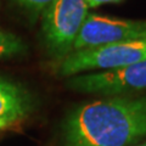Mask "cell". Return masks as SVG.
Masks as SVG:
<instances>
[{
    "label": "cell",
    "instance_id": "obj_1",
    "mask_svg": "<svg viewBox=\"0 0 146 146\" xmlns=\"http://www.w3.org/2000/svg\"><path fill=\"white\" fill-rule=\"evenodd\" d=\"M145 136L146 96L91 101L63 123L65 146H131Z\"/></svg>",
    "mask_w": 146,
    "mask_h": 146
},
{
    "label": "cell",
    "instance_id": "obj_2",
    "mask_svg": "<svg viewBox=\"0 0 146 146\" xmlns=\"http://www.w3.org/2000/svg\"><path fill=\"white\" fill-rule=\"evenodd\" d=\"M144 60H146V38L77 50L61 58L57 72L62 77H68L93 70H116Z\"/></svg>",
    "mask_w": 146,
    "mask_h": 146
},
{
    "label": "cell",
    "instance_id": "obj_3",
    "mask_svg": "<svg viewBox=\"0 0 146 146\" xmlns=\"http://www.w3.org/2000/svg\"><path fill=\"white\" fill-rule=\"evenodd\" d=\"M86 0H54L44 9L42 29L49 51L63 58L73 51L77 36L88 17Z\"/></svg>",
    "mask_w": 146,
    "mask_h": 146
},
{
    "label": "cell",
    "instance_id": "obj_4",
    "mask_svg": "<svg viewBox=\"0 0 146 146\" xmlns=\"http://www.w3.org/2000/svg\"><path fill=\"white\" fill-rule=\"evenodd\" d=\"M143 38H146V21L118 20L88 13V17L73 44V51Z\"/></svg>",
    "mask_w": 146,
    "mask_h": 146
},
{
    "label": "cell",
    "instance_id": "obj_5",
    "mask_svg": "<svg viewBox=\"0 0 146 146\" xmlns=\"http://www.w3.org/2000/svg\"><path fill=\"white\" fill-rule=\"evenodd\" d=\"M67 86L82 93L105 95L145 90L146 60L116 70L76 76L67 82Z\"/></svg>",
    "mask_w": 146,
    "mask_h": 146
},
{
    "label": "cell",
    "instance_id": "obj_6",
    "mask_svg": "<svg viewBox=\"0 0 146 146\" xmlns=\"http://www.w3.org/2000/svg\"><path fill=\"white\" fill-rule=\"evenodd\" d=\"M31 106V98L23 88L0 77V128L25 119Z\"/></svg>",
    "mask_w": 146,
    "mask_h": 146
},
{
    "label": "cell",
    "instance_id": "obj_7",
    "mask_svg": "<svg viewBox=\"0 0 146 146\" xmlns=\"http://www.w3.org/2000/svg\"><path fill=\"white\" fill-rule=\"evenodd\" d=\"M27 51L23 40L17 35L0 29V60L22 56Z\"/></svg>",
    "mask_w": 146,
    "mask_h": 146
},
{
    "label": "cell",
    "instance_id": "obj_8",
    "mask_svg": "<svg viewBox=\"0 0 146 146\" xmlns=\"http://www.w3.org/2000/svg\"><path fill=\"white\" fill-rule=\"evenodd\" d=\"M16 1L18 4H21L22 6L29 9V10L40 11V10H44L54 0H16Z\"/></svg>",
    "mask_w": 146,
    "mask_h": 146
},
{
    "label": "cell",
    "instance_id": "obj_9",
    "mask_svg": "<svg viewBox=\"0 0 146 146\" xmlns=\"http://www.w3.org/2000/svg\"><path fill=\"white\" fill-rule=\"evenodd\" d=\"M121 0H86L89 7H98L102 4H107V3H118Z\"/></svg>",
    "mask_w": 146,
    "mask_h": 146
},
{
    "label": "cell",
    "instance_id": "obj_10",
    "mask_svg": "<svg viewBox=\"0 0 146 146\" xmlns=\"http://www.w3.org/2000/svg\"><path fill=\"white\" fill-rule=\"evenodd\" d=\"M131 146H146V141H145V143H141V144H138V145H131Z\"/></svg>",
    "mask_w": 146,
    "mask_h": 146
}]
</instances>
